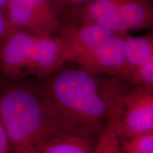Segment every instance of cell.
Instances as JSON below:
<instances>
[{
  "instance_id": "obj_5",
  "label": "cell",
  "mask_w": 153,
  "mask_h": 153,
  "mask_svg": "<svg viewBox=\"0 0 153 153\" xmlns=\"http://www.w3.org/2000/svg\"><path fill=\"white\" fill-rule=\"evenodd\" d=\"M4 14L13 30L42 37L57 36L63 26L52 0H9Z\"/></svg>"
},
{
  "instance_id": "obj_2",
  "label": "cell",
  "mask_w": 153,
  "mask_h": 153,
  "mask_svg": "<svg viewBox=\"0 0 153 153\" xmlns=\"http://www.w3.org/2000/svg\"><path fill=\"white\" fill-rule=\"evenodd\" d=\"M0 119L14 153H38L70 134L43 87L24 82L0 87Z\"/></svg>"
},
{
  "instance_id": "obj_17",
  "label": "cell",
  "mask_w": 153,
  "mask_h": 153,
  "mask_svg": "<svg viewBox=\"0 0 153 153\" xmlns=\"http://www.w3.org/2000/svg\"><path fill=\"white\" fill-rule=\"evenodd\" d=\"M8 1L9 0H0V11L3 12L4 14L5 13V9L6 7H7Z\"/></svg>"
},
{
  "instance_id": "obj_14",
  "label": "cell",
  "mask_w": 153,
  "mask_h": 153,
  "mask_svg": "<svg viewBox=\"0 0 153 153\" xmlns=\"http://www.w3.org/2000/svg\"><path fill=\"white\" fill-rule=\"evenodd\" d=\"M0 153H14L8 135L1 119H0Z\"/></svg>"
},
{
  "instance_id": "obj_11",
  "label": "cell",
  "mask_w": 153,
  "mask_h": 153,
  "mask_svg": "<svg viewBox=\"0 0 153 153\" xmlns=\"http://www.w3.org/2000/svg\"><path fill=\"white\" fill-rule=\"evenodd\" d=\"M96 140L74 134H63L46 144L38 153H94Z\"/></svg>"
},
{
  "instance_id": "obj_3",
  "label": "cell",
  "mask_w": 153,
  "mask_h": 153,
  "mask_svg": "<svg viewBox=\"0 0 153 153\" xmlns=\"http://www.w3.org/2000/svg\"><path fill=\"white\" fill-rule=\"evenodd\" d=\"M66 62L57 36L42 37L13 30L0 42V70L11 79L50 76Z\"/></svg>"
},
{
  "instance_id": "obj_6",
  "label": "cell",
  "mask_w": 153,
  "mask_h": 153,
  "mask_svg": "<svg viewBox=\"0 0 153 153\" xmlns=\"http://www.w3.org/2000/svg\"><path fill=\"white\" fill-rule=\"evenodd\" d=\"M153 133V87L129 88L123 98L118 123L120 139Z\"/></svg>"
},
{
  "instance_id": "obj_9",
  "label": "cell",
  "mask_w": 153,
  "mask_h": 153,
  "mask_svg": "<svg viewBox=\"0 0 153 153\" xmlns=\"http://www.w3.org/2000/svg\"><path fill=\"white\" fill-rule=\"evenodd\" d=\"M125 68L121 79L126 81L135 69L153 58V36H124Z\"/></svg>"
},
{
  "instance_id": "obj_16",
  "label": "cell",
  "mask_w": 153,
  "mask_h": 153,
  "mask_svg": "<svg viewBox=\"0 0 153 153\" xmlns=\"http://www.w3.org/2000/svg\"><path fill=\"white\" fill-rule=\"evenodd\" d=\"M120 147H121V153H143L135 150L124 139H120Z\"/></svg>"
},
{
  "instance_id": "obj_13",
  "label": "cell",
  "mask_w": 153,
  "mask_h": 153,
  "mask_svg": "<svg viewBox=\"0 0 153 153\" xmlns=\"http://www.w3.org/2000/svg\"><path fill=\"white\" fill-rule=\"evenodd\" d=\"M126 82L135 86L153 87V58L137 67L132 72Z\"/></svg>"
},
{
  "instance_id": "obj_4",
  "label": "cell",
  "mask_w": 153,
  "mask_h": 153,
  "mask_svg": "<svg viewBox=\"0 0 153 153\" xmlns=\"http://www.w3.org/2000/svg\"><path fill=\"white\" fill-rule=\"evenodd\" d=\"M152 2V0H90L80 9L73 24L91 23L120 34L150 28L153 23Z\"/></svg>"
},
{
  "instance_id": "obj_1",
  "label": "cell",
  "mask_w": 153,
  "mask_h": 153,
  "mask_svg": "<svg viewBox=\"0 0 153 153\" xmlns=\"http://www.w3.org/2000/svg\"><path fill=\"white\" fill-rule=\"evenodd\" d=\"M55 74L43 87L69 133L96 140L113 107L128 90V83L79 68Z\"/></svg>"
},
{
  "instance_id": "obj_7",
  "label": "cell",
  "mask_w": 153,
  "mask_h": 153,
  "mask_svg": "<svg viewBox=\"0 0 153 153\" xmlns=\"http://www.w3.org/2000/svg\"><path fill=\"white\" fill-rule=\"evenodd\" d=\"M126 34L113 36L77 57L73 62L78 68L90 73L115 76L121 79L125 68L124 36Z\"/></svg>"
},
{
  "instance_id": "obj_10",
  "label": "cell",
  "mask_w": 153,
  "mask_h": 153,
  "mask_svg": "<svg viewBox=\"0 0 153 153\" xmlns=\"http://www.w3.org/2000/svg\"><path fill=\"white\" fill-rule=\"evenodd\" d=\"M123 98L118 100L113 107L106 125L96 140L94 153H121L118 123Z\"/></svg>"
},
{
  "instance_id": "obj_15",
  "label": "cell",
  "mask_w": 153,
  "mask_h": 153,
  "mask_svg": "<svg viewBox=\"0 0 153 153\" xmlns=\"http://www.w3.org/2000/svg\"><path fill=\"white\" fill-rule=\"evenodd\" d=\"M12 30L5 14L0 11V42Z\"/></svg>"
},
{
  "instance_id": "obj_8",
  "label": "cell",
  "mask_w": 153,
  "mask_h": 153,
  "mask_svg": "<svg viewBox=\"0 0 153 153\" xmlns=\"http://www.w3.org/2000/svg\"><path fill=\"white\" fill-rule=\"evenodd\" d=\"M117 34L91 23L65 25L57 35L67 62H73L95 46Z\"/></svg>"
},
{
  "instance_id": "obj_12",
  "label": "cell",
  "mask_w": 153,
  "mask_h": 153,
  "mask_svg": "<svg viewBox=\"0 0 153 153\" xmlns=\"http://www.w3.org/2000/svg\"><path fill=\"white\" fill-rule=\"evenodd\" d=\"M62 25L74 23L80 9L90 0H52Z\"/></svg>"
}]
</instances>
